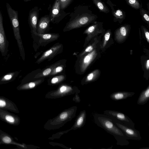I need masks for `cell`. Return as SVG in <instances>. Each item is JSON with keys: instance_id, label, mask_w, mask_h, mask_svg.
Instances as JSON below:
<instances>
[{"instance_id": "1", "label": "cell", "mask_w": 149, "mask_h": 149, "mask_svg": "<svg viewBox=\"0 0 149 149\" xmlns=\"http://www.w3.org/2000/svg\"><path fill=\"white\" fill-rule=\"evenodd\" d=\"M70 18L63 29L64 32L85 26L94 22L97 16L86 6L79 5L70 13Z\"/></svg>"}, {"instance_id": "2", "label": "cell", "mask_w": 149, "mask_h": 149, "mask_svg": "<svg viewBox=\"0 0 149 149\" xmlns=\"http://www.w3.org/2000/svg\"><path fill=\"white\" fill-rule=\"evenodd\" d=\"M94 118L95 123L98 126L114 137L117 141V145L124 146L129 144L124 133L114 124L110 116L104 114L95 113Z\"/></svg>"}, {"instance_id": "3", "label": "cell", "mask_w": 149, "mask_h": 149, "mask_svg": "<svg viewBox=\"0 0 149 149\" xmlns=\"http://www.w3.org/2000/svg\"><path fill=\"white\" fill-rule=\"evenodd\" d=\"M6 7L14 36L17 42L20 56L23 60L24 61L25 53L20 34L18 12L13 9L8 3H6Z\"/></svg>"}, {"instance_id": "4", "label": "cell", "mask_w": 149, "mask_h": 149, "mask_svg": "<svg viewBox=\"0 0 149 149\" xmlns=\"http://www.w3.org/2000/svg\"><path fill=\"white\" fill-rule=\"evenodd\" d=\"M111 118L114 124L123 132L128 140L140 141L142 139L139 131L125 125L114 118Z\"/></svg>"}, {"instance_id": "5", "label": "cell", "mask_w": 149, "mask_h": 149, "mask_svg": "<svg viewBox=\"0 0 149 149\" xmlns=\"http://www.w3.org/2000/svg\"><path fill=\"white\" fill-rule=\"evenodd\" d=\"M70 13H66L61 8L59 0H55L49 14L51 22L54 24H58Z\"/></svg>"}, {"instance_id": "6", "label": "cell", "mask_w": 149, "mask_h": 149, "mask_svg": "<svg viewBox=\"0 0 149 149\" xmlns=\"http://www.w3.org/2000/svg\"><path fill=\"white\" fill-rule=\"evenodd\" d=\"M104 114L115 118L127 126L135 128V123L128 116L121 112L106 110L104 111Z\"/></svg>"}, {"instance_id": "7", "label": "cell", "mask_w": 149, "mask_h": 149, "mask_svg": "<svg viewBox=\"0 0 149 149\" xmlns=\"http://www.w3.org/2000/svg\"><path fill=\"white\" fill-rule=\"evenodd\" d=\"M9 42L7 40L3 26V17L0 7V51L2 56L5 57L7 54Z\"/></svg>"}, {"instance_id": "8", "label": "cell", "mask_w": 149, "mask_h": 149, "mask_svg": "<svg viewBox=\"0 0 149 149\" xmlns=\"http://www.w3.org/2000/svg\"><path fill=\"white\" fill-rule=\"evenodd\" d=\"M0 119L13 126H17L20 123V117L17 115L8 112L7 110L0 109Z\"/></svg>"}, {"instance_id": "9", "label": "cell", "mask_w": 149, "mask_h": 149, "mask_svg": "<svg viewBox=\"0 0 149 149\" xmlns=\"http://www.w3.org/2000/svg\"><path fill=\"white\" fill-rule=\"evenodd\" d=\"M63 49V45L58 44L54 45L50 48L44 52L37 60L36 63L39 64L47 59L50 60L55 55L59 53Z\"/></svg>"}, {"instance_id": "10", "label": "cell", "mask_w": 149, "mask_h": 149, "mask_svg": "<svg viewBox=\"0 0 149 149\" xmlns=\"http://www.w3.org/2000/svg\"><path fill=\"white\" fill-rule=\"evenodd\" d=\"M40 9L37 6H35L29 11L28 21L31 33L34 34L37 32V24L39 17Z\"/></svg>"}, {"instance_id": "11", "label": "cell", "mask_w": 149, "mask_h": 149, "mask_svg": "<svg viewBox=\"0 0 149 149\" xmlns=\"http://www.w3.org/2000/svg\"><path fill=\"white\" fill-rule=\"evenodd\" d=\"M2 144L13 145L19 149L26 147L24 143H20L16 141L10 134L0 129V145Z\"/></svg>"}, {"instance_id": "12", "label": "cell", "mask_w": 149, "mask_h": 149, "mask_svg": "<svg viewBox=\"0 0 149 149\" xmlns=\"http://www.w3.org/2000/svg\"><path fill=\"white\" fill-rule=\"evenodd\" d=\"M0 109L16 113L19 112L16 105L11 100L3 96H0Z\"/></svg>"}, {"instance_id": "13", "label": "cell", "mask_w": 149, "mask_h": 149, "mask_svg": "<svg viewBox=\"0 0 149 149\" xmlns=\"http://www.w3.org/2000/svg\"><path fill=\"white\" fill-rule=\"evenodd\" d=\"M50 22L49 14L41 17L37 23V33L39 34L45 33L48 29Z\"/></svg>"}, {"instance_id": "14", "label": "cell", "mask_w": 149, "mask_h": 149, "mask_svg": "<svg viewBox=\"0 0 149 149\" xmlns=\"http://www.w3.org/2000/svg\"><path fill=\"white\" fill-rule=\"evenodd\" d=\"M96 55L95 51H93L81 57L80 66L81 71L84 72L94 59Z\"/></svg>"}, {"instance_id": "15", "label": "cell", "mask_w": 149, "mask_h": 149, "mask_svg": "<svg viewBox=\"0 0 149 149\" xmlns=\"http://www.w3.org/2000/svg\"><path fill=\"white\" fill-rule=\"evenodd\" d=\"M33 34L40 38L39 41L40 43H49L56 40L59 37L58 33L39 34L36 32Z\"/></svg>"}, {"instance_id": "16", "label": "cell", "mask_w": 149, "mask_h": 149, "mask_svg": "<svg viewBox=\"0 0 149 149\" xmlns=\"http://www.w3.org/2000/svg\"><path fill=\"white\" fill-rule=\"evenodd\" d=\"M135 94L132 92L118 91L112 93L110 95V97L112 100L117 101L132 97Z\"/></svg>"}, {"instance_id": "17", "label": "cell", "mask_w": 149, "mask_h": 149, "mask_svg": "<svg viewBox=\"0 0 149 149\" xmlns=\"http://www.w3.org/2000/svg\"><path fill=\"white\" fill-rule=\"evenodd\" d=\"M19 73V71L11 72L2 76L0 78V85L8 83L14 81Z\"/></svg>"}, {"instance_id": "18", "label": "cell", "mask_w": 149, "mask_h": 149, "mask_svg": "<svg viewBox=\"0 0 149 149\" xmlns=\"http://www.w3.org/2000/svg\"><path fill=\"white\" fill-rule=\"evenodd\" d=\"M149 100V86L141 93L137 101L139 105H143L147 103Z\"/></svg>"}, {"instance_id": "19", "label": "cell", "mask_w": 149, "mask_h": 149, "mask_svg": "<svg viewBox=\"0 0 149 149\" xmlns=\"http://www.w3.org/2000/svg\"><path fill=\"white\" fill-rule=\"evenodd\" d=\"M61 64L60 62H58L49 67L41 72L36 74L34 78H37L49 75L54 68L56 66Z\"/></svg>"}, {"instance_id": "20", "label": "cell", "mask_w": 149, "mask_h": 149, "mask_svg": "<svg viewBox=\"0 0 149 149\" xmlns=\"http://www.w3.org/2000/svg\"><path fill=\"white\" fill-rule=\"evenodd\" d=\"M41 81V80H39L27 83L21 84L17 87L16 88L18 91L24 90L32 88L35 87Z\"/></svg>"}, {"instance_id": "21", "label": "cell", "mask_w": 149, "mask_h": 149, "mask_svg": "<svg viewBox=\"0 0 149 149\" xmlns=\"http://www.w3.org/2000/svg\"><path fill=\"white\" fill-rule=\"evenodd\" d=\"M101 12L107 13L110 10L105 3L101 0H91Z\"/></svg>"}, {"instance_id": "22", "label": "cell", "mask_w": 149, "mask_h": 149, "mask_svg": "<svg viewBox=\"0 0 149 149\" xmlns=\"http://www.w3.org/2000/svg\"><path fill=\"white\" fill-rule=\"evenodd\" d=\"M128 25H125L119 28L116 32L117 37L121 38L125 37L128 31Z\"/></svg>"}, {"instance_id": "23", "label": "cell", "mask_w": 149, "mask_h": 149, "mask_svg": "<svg viewBox=\"0 0 149 149\" xmlns=\"http://www.w3.org/2000/svg\"><path fill=\"white\" fill-rule=\"evenodd\" d=\"M120 9L112 11V15L114 17V19H115V20L122 21L124 20L125 18V14Z\"/></svg>"}, {"instance_id": "24", "label": "cell", "mask_w": 149, "mask_h": 149, "mask_svg": "<svg viewBox=\"0 0 149 149\" xmlns=\"http://www.w3.org/2000/svg\"><path fill=\"white\" fill-rule=\"evenodd\" d=\"M127 3L132 8L136 9L140 8L141 5L138 0H125Z\"/></svg>"}, {"instance_id": "25", "label": "cell", "mask_w": 149, "mask_h": 149, "mask_svg": "<svg viewBox=\"0 0 149 149\" xmlns=\"http://www.w3.org/2000/svg\"><path fill=\"white\" fill-rule=\"evenodd\" d=\"M140 13L141 15L142 19L146 22L149 23V12L143 8H140Z\"/></svg>"}, {"instance_id": "26", "label": "cell", "mask_w": 149, "mask_h": 149, "mask_svg": "<svg viewBox=\"0 0 149 149\" xmlns=\"http://www.w3.org/2000/svg\"><path fill=\"white\" fill-rule=\"evenodd\" d=\"M64 65L62 64L56 66L54 68L49 75H53L61 72L64 69Z\"/></svg>"}, {"instance_id": "27", "label": "cell", "mask_w": 149, "mask_h": 149, "mask_svg": "<svg viewBox=\"0 0 149 149\" xmlns=\"http://www.w3.org/2000/svg\"><path fill=\"white\" fill-rule=\"evenodd\" d=\"M73 0H59L61 8L64 10L71 3Z\"/></svg>"}, {"instance_id": "28", "label": "cell", "mask_w": 149, "mask_h": 149, "mask_svg": "<svg viewBox=\"0 0 149 149\" xmlns=\"http://www.w3.org/2000/svg\"><path fill=\"white\" fill-rule=\"evenodd\" d=\"M65 78L63 75H60L55 76L51 79V83L52 84H55L63 80Z\"/></svg>"}, {"instance_id": "29", "label": "cell", "mask_w": 149, "mask_h": 149, "mask_svg": "<svg viewBox=\"0 0 149 149\" xmlns=\"http://www.w3.org/2000/svg\"><path fill=\"white\" fill-rule=\"evenodd\" d=\"M96 71L93 72L89 74L86 77L85 81L86 82H89L93 81L95 78L96 75Z\"/></svg>"}, {"instance_id": "30", "label": "cell", "mask_w": 149, "mask_h": 149, "mask_svg": "<svg viewBox=\"0 0 149 149\" xmlns=\"http://www.w3.org/2000/svg\"><path fill=\"white\" fill-rule=\"evenodd\" d=\"M85 116V113H82L81 116L79 117L77 122V124L78 125H81L83 123Z\"/></svg>"}, {"instance_id": "31", "label": "cell", "mask_w": 149, "mask_h": 149, "mask_svg": "<svg viewBox=\"0 0 149 149\" xmlns=\"http://www.w3.org/2000/svg\"><path fill=\"white\" fill-rule=\"evenodd\" d=\"M71 89V88L69 86L63 85L60 88L59 91L61 93H63Z\"/></svg>"}, {"instance_id": "32", "label": "cell", "mask_w": 149, "mask_h": 149, "mask_svg": "<svg viewBox=\"0 0 149 149\" xmlns=\"http://www.w3.org/2000/svg\"><path fill=\"white\" fill-rule=\"evenodd\" d=\"M67 112H64L62 113L60 116V118L61 120H63L66 118L68 116Z\"/></svg>"}, {"instance_id": "33", "label": "cell", "mask_w": 149, "mask_h": 149, "mask_svg": "<svg viewBox=\"0 0 149 149\" xmlns=\"http://www.w3.org/2000/svg\"><path fill=\"white\" fill-rule=\"evenodd\" d=\"M110 35V33L109 32H107L105 35L104 38L105 42H104V44L106 43V41H107L109 40Z\"/></svg>"}, {"instance_id": "34", "label": "cell", "mask_w": 149, "mask_h": 149, "mask_svg": "<svg viewBox=\"0 0 149 149\" xmlns=\"http://www.w3.org/2000/svg\"><path fill=\"white\" fill-rule=\"evenodd\" d=\"M146 37L147 40L148 42L149 41V33L147 31H146L145 32Z\"/></svg>"}, {"instance_id": "35", "label": "cell", "mask_w": 149, "mask_h": 149, "mask_svg": "<svg viewBox=\"0 0 149 149\" xmlns=\"http://www.w3.org/2000/svg\"><path fill=\"white\" fill-rule=\"evenodd\" d=\"M146 68L147 69H148L149 68V60H148L147 61V62L146 63Z\"/></svg>"}, {"instance_id": "36", "label": "cell", "mask_w": 149, "mask_h": 149, "mask_svg": "<svg viewBox=\"0 0 149 149\" xmlns=\"http://www.w3.org/2000/svg\"><path fill=\"white\" fill-rule=\"evenodd\" d=\"M31 0H23V1L25 2H27V1H30Z\"/></svg>"}]
</instances>
